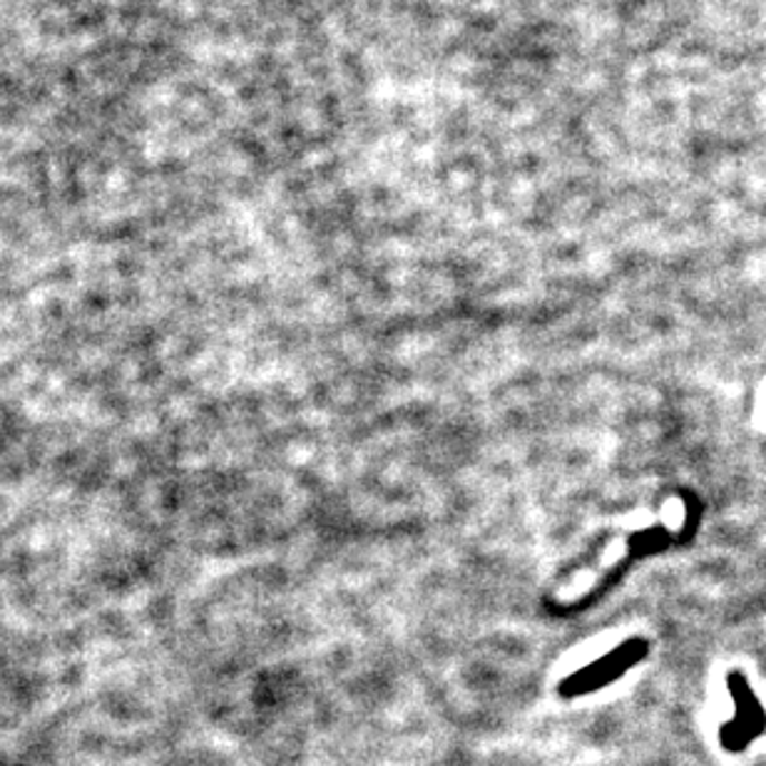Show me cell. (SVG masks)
<instances>
[{"mask_svg":"<svg viewBox=\"0 0 766 766\" xmlns=\"http://www.w3.org/2000/svg\"><path fill=\"white\" fill-rule=\"evenodd\" d=\"M645 652H647V647L642 642L625 645L612 655L598 659L590 669H582V672L572 675L568 682H562L560 691L566 697H578V695H588V691H595L600 687H608L615 677L627 672V669H630Z\"/></svg>","mask_w":766,"mask_h":766,"instance_id":"1","label":"cell"},{"mask_svg":"<svg viewBox=\"0 0 766 766\" xmlns=\"http://www.w3.org/2000/svg\"><path fill=\"white\" fill-rule=\"evenodd\" d=\"M747 685V682H744ZM742 682L734 685V697L739 701V715L737 719L731 721L729 727L721 729V747L729 749V752H742L749 747V742L754 737H759V734L766 729V717L764 711L759 709L757 701L749 695V689L744 687Z\"/></svg>","mask_w":766,"mask_h":766,"instance_id":"2","label":"cell"}]
</instances>
